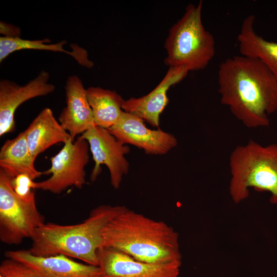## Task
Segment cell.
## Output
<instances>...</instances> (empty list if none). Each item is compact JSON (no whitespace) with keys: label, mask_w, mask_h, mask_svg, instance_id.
I'll use <instances>...</instances> for the list:
<instances>
[{"label":"cell","mask_w":277,"mask_h":277,"mask_svg":"<svg viewBox=\"0 0 277 277\" xmlns=\"http://www.w3.org/2000/svg\"><path fill=\"white\" fill-rule=\"evenodd\" d=\"M221 102L249 128L268 126L269 115L277 113V80L260 61L234 56L218 70Z\"/></svg>","instance_id":"1"},{"label":"cell","mask_w":277,"mask_h":277,"mask_svg":"<svg viewBox=\"0 0 277 277\" xmlns=\"http://www.w3.org/2000/svg\"><path fill=\"white\" fill-rule=\"evenodd\" d=\"M5 255L34 269L44 277H101L98 266L77 262L63 254L40 256L21 249L7 251Z\"/></svg>","instance_id":"12"},{"label":"cell","mask_w":277,"mask_h":277,"mask_svg":"<svg viewBox=\"0 0 277 277\" xmlns=\"http://www.w3.org/2000/svg\"><path fill=\"white\" fill-rule=\"evenodd\" d=\"M0 32L4 37H20L21 29L12 24L1 22Z\"/></svg>","instance_id":"22"},{"label":"cell","mask_w":277,"mask_h":277,"mask_svg":"<svg viewBox=\"0 0 277 277\" xmlns=\"http://www.w3.org/2000/svg\"><path fill=\"white\" fill-rule=\"evenodd\" d=\"M203 2L189 4L181 18L171 28L165 47V64L170 67H183L190 71L205 68L215 55L213 36L202 22Z\"/></svg>","instance_id":"5"},{"label":"cell","mask_w":277,"mask_h":277,"mask_svg":"<svg viewBox=\"0 0 277 277\" xmlns=\"http://www.w3.org/2000/svg\"><path fill=\"white\" fill-rule=\"evenodd\" d=\"M97 257L101 277H179L182 264L142 262L105 246L98 250Z\"/></svg>","instance_id":"10"},{"label":"cell","mask_w":277,"mask_h":277,"mask_svg":"<svg viewBox=\"0 0 277 277\" xmlns=\"http://www.w3.org/2000/svg\"><path fill=\"white\" fill-rule=\"evenodd\" d=\"M0 277H1V276H0Z\"/></svg>","instance_id":"23"},{"label":"cell","mask_w":277,"mask_h":277,"mask_svg":"<svg viewBox=\"0 0 277 277\" xmlns=\"http://www.w3.org/2000/svg\"><path fill=\"white\" fill-rule=\"evenodd\" d=\"M30 152L36 157L52 145L65 143L70 135L55 118L52 110L43 109L24 131Z\"/></svg>","instance_id":"15"},{"label":"cell","mask_w":277,"mask_h":277,"mask_svg":"<svg viewBox=\"0 0 277 277\" xmlns=\"http://www.w3.org/2000/svg\"><path fill=\"white\" fill-rule=\"evenodd\" d=\"M229 163V192L233 202L246 199L253 188L269 192L270 202L277 205V144L262 145L249 140L232 150Z\"/></svg>","instance_id":"4"},{"label":"cell","mask_w":277,"mask_h":277,"mask_svg":"<svg viewBox=\"0 0 277 277\" xmlns=\"http://www.w3.org/2000/svg\"><path fill=\"white\" fill-rule=\"evenodd\" d=\"M88 143L94 161L90 180L94 181L102 171L101 166L108 168L112 186L118 189L124 175L129 171V163L125 155L129 147L116 139L107 129L97 126L92 127L80 136Z\"/></svg>","instance_id":"8"},{"label":"cell","mask_w":277,"mask_h":277,"mask_svg":"<svg viewBox=\"0 0 277 277\" xmlns=\"http://www.w3.org/2000/svg\"><path fill=\"white\" fill-rule=\"evenodd\" d=\"M1 277H44L34 269L15 260L6 258L0 265Z\"/></svg>","instance_id":"20"},{"label":"cell","mask_w":277,"mask_h":277,"mask_svg":"<svg viewBox=\"0 0 277 277\" xmlns=\"http://www.w3.org/2000/svg\"><path fill=\"white\" fill-rule=\"evenodd\" d=\"M126 208L125 206L102 205L93 209L89 216L77 224L45 223L36 229L28 250L36 256L63 254L98 266L97 252L103 247V230Z\"/></svg>","instance_id":"3"},{"label":"cell","mask_w":277,"mask_h":277,"mask_svg":"<svg viewBox=\"0 0 277 277\" xmlns=\"http://www.w3.org/2000/svg\"><path fill=\"white\" fill-rule=\"evenodd\" d=\"M66 106L59 117V123L68 131L72 141L76 136L95 126L87 90L76 75L68 77L65 86Z\"/></svg>","instance_id":"14"},{"label":"cell","mask_w":277,"mask_h":277,"mask_svg":"<svg viewBox=\"0 0 277 277\" xmlns=\"http://www.w3.org/2000/svg\"><path fill=\"white\" fill-rule=\"evenodd\" d=\"M124 144H130L152 155H163L175 147L176 137L160 129L152 130L136 115L124 111L118 122L107 129Z\"/></svg>","instance_id":"9"},{"label":"cell","mask_w":277,"mask_h":277,"mask_svg":"<svg viewBox=\"0 0 277 277\" xmlns=\"http://www.w3.org/2000/svg\"><path fill=\"white\" fill-rule=\"evenodd\" d=\"M11 179L0 169V240L7 245H18L32 237L44 224L35 197L24 199L14 191Z\"/></svg>","instance_id":"6"},{"label":"cell","mask_w":277,"mask_h":277,"mask_svg":"<svg viewBox=\"0 0 277 277\" xmlns=\"http://www.w3.org/2000/svg\"><path fill=\"white\" fill-rule=\"evenodd\" d=\"M49 74L43 70L33 80L23 86L3 80L0 82V136L15 130L14 114L25 102L53 92L54 86L48 83Z\"/></svg>","instance_id":"11"},{"label":"cell","mask_w":277,"mask_h":277,"mask_svg":"<svg viewBox=\"0 0 277 277\" xmlns=\"http://www.w3.org/2000/svg\"><path fill=\"white\" fill-rule=\"evenodd\" d=\"M255 17L244 18L238 35L241 55L260 61L277 80V43L266 40L255 32Z\"/></svg>","instance_id":"16"},{"label":"cell","mask_w":277,"mask_h":277,"mask_svg":"<svg viewBox=\"0 0 277 277\" xmlns=\"http://www.w3.org/2000/svg\"><path fill=\"white\" fill-rule=\"evenodd\" d=\"M88 142L79 136L68 140L61 150L50 159V168L43 174L51 176L36 182L35 188L60 194L70 186L81 189L86 183L85 167L89 160Z\"/></svg>","instance_id":"7"},{"label":"cell","mask_w":277,"mask_h":277,"mask_svg":"<svg viewBox=\"0 0 277 277\" xmlns=\"http://www.w3.org/2000/svg\"><path fill=\"white\" fill-rule=\"evenodd\" d=\"M189 72L183 67H170L162 80L148 94L124 100L123 111L136 115L153 127H159L160 115L169 102L168 90L183 80Z\"/></svg>","instance_id":"13"},{"label":"cell","mask_w":277,"mask_h":277,"mask_svg":"<svg viewBox=\"0 0 277 277\" xmlns=\"http://www.w3.org/2000/svg\"><path fill=\"white\" fill-rule=\"evenodd\" d=\"M48 38L37 40L22 39L20 37H0V62H2L9 54L21 50L32 49L47 50L53 52H63L69 54L76 59L79 63H82L85 54L76 53V51L70 52L66 50L64 46L67 42L61 41L55 44H49Z\"/></svg>","instance_id":"19"},{"label":"cell","mask_w":277,"mask_h":277,"mask_svg":"<svg viewBox=\"0 0 277 277\" xmlns=\"http://www.w3.org/2000/svg\"><path fill=\"white\" fill-rule=\"evenodd\" d=\"M35 159L32 156L24 132L16 137L7 140L0 151V169L14 178L25 174L33 180L43 174L35 167Z\"/></svg>","instance_id":"17"},{"label":"cell","mask_w":277,"mask_h":277,"mask_svg":"<svg viewBox=\"0 0 277 277\" xmlns=\"http://www.w3.org/2000/svg\"><path fill=\"white\" fill-rule=\"evenodd\" d=\"M103 247H109L145 263H182L179 234L166 223L128 208L103 230Z\"/></svg>","instance_id":"2"},{"label":"cell","mask_w":277,"mask_h":277,"mask_svg":"<svg viewBox=\"0 0 277 277\" xmlns=\"http://www.w3.org/2000/svg\"><path fill=\"white\" fill-rule=\"evenodd\" d=\"M36 182L25 174H21L11 179V185L15 192L21 197L29 199L35 197Z\"/></svg>","instance_id":"21"},{"label":"cell","mask_w":277,"mask_h":277,"mask_svg":"<svg viewBox=\"0 0 277 277\" xmlns=\"http://www.w3.org/2000/svg\"><path fill=\"white\" fill-rule=\"evenodd\" d=\"M86 90L95 126L108 129L116 124L124 112L122 96L114 91L100 87Z\"/></svg>","instance_id":"18"}]
</instances>
